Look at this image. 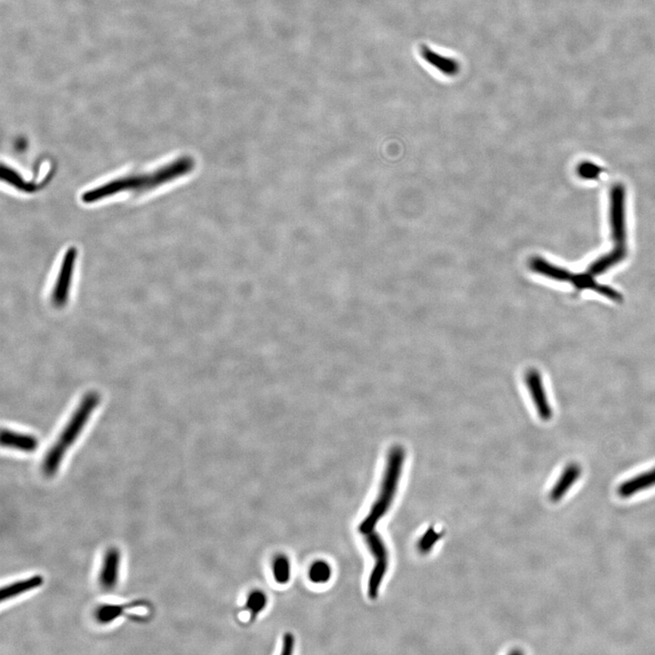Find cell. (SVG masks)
<instances>
[{
	"label": "cell",
	"instance_id": "1",
	"mask_svg": "<svg viewBox=\"0 0 655 655\" xmlns=\"http://www.w3.org/2000/svg\"><path fill=\"white\" fill-rule=\"evenodd\" d=\"M610 223L613 238V249L605 255L598 257L589 266L587 271L573 273L565 269L564 282H570L577 291L592 290L613 302L621 303L622 294L613 288L598 284L595 278L606 272L621 262L628 253L625 219V189L616 184L610 192Z\"/></svg>",
	"mask_w": 655,
	"mask_h": 655
},
{
	"label": "cell",
	"instance_id": "2",
	"mask_svg": "<svg viewBox=\"0 0 655 655\" xmlns=\"http://www.w3.org/2000/svg\"><path fill=\"white\" fill-rule=\"evenodd\" d=\"M195 167L193 158L181 157L172 163L160 167L153 172L132 175L113 179L98 186L97 188L84 192L82 200L84 203H98L106 198L113 197L121 192H145L160 187L191 173Z\"/></svg>",
	"mask_w": 655,
	"mask_h": 655
},
{
	"label": "cell",
	"instance_id": "3",
	"mask_svg": "<svg viewBox=\"0 0 655 655\" xmlns=\"http://www.w3.org/2000/svg\"><path fill=\"white\" fill-rule=\"evenodd\" d=\"M99 400L101 397L97 392H89L83 397L60 436L46 453L42 462V471L46 476L51 477L57 473L68 450L82 433L93 412L97 408Z\"/></svg>",
	"mask_w": 655,
	"mask_h": 655
},
{
	"label": "cell",
	"instance_id": "4",
	"mask_svg": "<svg viewBox=\"0 0 655 655\" xmlns=\"http://www.w3.org/2000/svg\"><path fill=\"white\" fill-rule=\"evenodd\" d=\"M405 459V452L402 447L397 446L390 450L388 455L380 495L374 504L371 506L367 516L360 524L359 532L362 535H366L374 532L378 521L384 516V514L389 510L390 506L392 505L400 477L402 475Z\"/></svg>",
	"mask_w": 655,
	"mask_h": 655
},
{
	"label": "cell",
	"instance_id": "5",
	"mask_svg": "<svg viewBox=\"0 0 655 655\" xmlns=\"http://www.w3.org/2000/svg\"><path fill=\"white\" fill-rule=\"evenodd\" d=\"M365 541L367 542L369 551L374 555L375 564L369 575L368 582L369 597L374 600L378 597L381 582L387 573L389 564V554L386 545L381 537L376 532H371L366 535Z\"/></svg>",
	"mask_w": 655,
	"mask_h": 655
},
{
	"label": "cell",
	"instance_id": "6",
	"mask_svg": "<svg viewBox=\"0 0 655 655\" xmlns=\"http://www.w3.org/2000/svg\"><path fill=\"white\" fill-rule=\"evenodd\" d=\"M77 257L76 248L71 247L66 251L62 259L60 272L56 279L51 295L52 303L56 308H63L68 303Z\"/></svg>",
	"mask_w": 655,
	"mask_h": 655
},
{
	"label": "cell",
	"instance_id": "7",
	"mask_svg": "<svg viewBox=\"0 0 655 655\" xmlns=\"http://www.w3.org/2000/svg\"><path fill=\"white\" fill-rule=\"evenodd\" d=\"M526 380L528 390L532 396L540 418L543 421L550 420L552 412L545 387H543L541 374L536 369H530L527 372Z\"/></svg>",
	"mask_w": 655,
	"mask_h": 655
},
{
	"label": "cell",
	"instance_id": "8",
	"mask_svg": "<svg viewBox=\"0 0 655 655\" xmlns=\"http://www.w3.org/2000/svg\"><path fill=\"white\" fill-rule=\"evenodd\" d=\"M121 555L117 548L108 549L99 572V585L105 590H113L119 582Z\"/></svg>",
	"mask_w": 655,
	"mask_h": 655
},
{
	"label": "cell",
	"instance_id": "9",
	"mask_svg": "<svg viewBox=\"0 0 655 655\" xmlns=\"http://www.w3.org/2000/svg\"><path fill=\"white\" fill-rule=\"evenodd\" d=\"M654 486L655 467L620 483L616 488V495L621 499H630Z\"/></svg>",
	"mask_w": 655,
	"mask_h": 655
},
{
	"label": "cell",
	"instance_id": "10",
	"mask_svg": "<svg viewBox=\"0 0 655 655\" xmlns=\"http://www.w3.org/2000/svg\"><path fill=\"white\" fill-rule=\"evenodd\" d=\"M580 475H582V469H580L579 464H571L567 465L561 476L558 478L557 482L552 486L550 495H549L551 501L558 502L563 500L567 492H569L571 489L573 488L574 484L578 482Z\"/></svg>",
	"mask_w": 655,
	"mask_h": 655
},
{
	"label": "cell",
	"instance_id": "11",
	"mask_svg": "<svg viewBox=\"0 0 655 655\" xmlns=\"http://www.w3.org/2000/svg\"><path fill=\"white\" fill-rule=\"evenodd\" d=\"M1 445L6 448L23 452H33L38 449L39 440L33 435L11 430L2 431Z\"/></svg>",
	"mask_w": 655,
	"mask_h": 655
},
{
	"label": "cell",
	"instance_id": "12",
	"mask_svg": "<svg viewBox=\"0 0 655 655\" xmlns=\"http://www.w3.org/2000/svg\"><path fill=\"white\" fill-rule=\"evenodd\" d=\"M43 582H44V580H43L42 575H34L6 585L0 592L1 602L11 600V599L18 597V596L38 589L43 585Z\"/></svg>",
	"mask_w": 655,
	"mask_h": 655
},
{
	"label": "cell",
	"instance_id": "13",
	"mask_svg": "<svg viewBox=\"0 0 655 655\" xmlns=\"http://www.w3.org/2000/svg\"><path fill=\"white\" fill-rule=\"evenodd\" d=\"M1 179L3 182L11 185L12 187L18 189V191L27 192V193H31V192L35 191L37 189V186L34 185L33 183L25 181L20 173H18L9 166L2 165Z\"/></svg>",
	"mask_w": 655,
	"mask_h": 655
},
{
	"label": "cell",
	"instance_id": "14",
	"mask_svg": "<svg viewBox=\"0 0 655 655\" xmlns=\"http://www.w3.org/2000/svg\"><path fill=\"white\" fill-rule=\"evenodd\" d=\"M127 611H128V605L127 606L115 604L101 605L96 611V619L98 623L107 625L122 616Z\"/></svg>",
	"mask_w": 655,
	"mask_h": 655
},
{
	"label": "cell",
	"instance_id": "15",
	"mask_svg": "<svg viewBox=\"0 0 655 655\" xmlns=\"http://www.w3.org/2000/svg\"><path fill=\"white\" fill-rule=\"evenodd\" d=\"M273 575L276 582L284 585L287 583L291 577V565L288 558L279 555L273 563Z\"/></svg>",
	"mask_w": 655,
	"mask_h": 655
},
{
	"label": "cell",
	"instance_id": "16",
	"mask_svg": "<svg viewBox=\"0 0 655 655\" xmlns=\"http://www.w3.org/2000/svg\"><path fill=\"white\" fill-rule=\"evenodd\" d=\"M310 579L315 583H325L330 580L331 569L330 565L325 561H316L312 565L309 572Z\"/></svg>",
	"mask_w": 655,
	"mask_h": 655
},
{
	"label": "cell",
	"instance_id": "17",
	"mask_svg": "<svg viewBox=\"0 0 655 655\" xmlns=\"http://www.w3.org/2000/svg\"><path fill=\"white\" fill-rule=\"evenodd\" d=\"M267 597L264 592L255 591L251 592L247 600V608L250 611L251 621L256 619L257 614L265 608Z\"/></svg>",
	"mask_w": 655,
	"mask_h": 655
},
{
	"label": "cell",
	"instance_id": "18",
	"mask_svg": "<svg viewBox=\"0 0 655 655\" xmlns=\"http://www.w3.org/2000/svg\"><path fill=\"white\" fill-rule=\"evenodd\" d=\"M442 533L436 532L433 528H430L427 530V532L425 533V535L421 537L420 542H419L418 547L419 550L424 554L429 552L433 549V545L439 541Z\"/></svg>",
	"mask_w": 655,
	"mask_h": 655
},
{
	"label": "cell",
	"instance_id": "19",
	"mask_svg": "<svg viewBox=\"0 0 655 655\" xmlns=\"http://www.w3.org/2000/svg\"><path fill=\"white\" fill-rule=\"evenodd\" d=\"M601 172L602 170L600 167L592 163H583L579 167L578 169L580 177L587 179L597 178V177L600 175Z\"/></svg>",
	"mask_w": 655,
	"mask_h": 655
},
{
	"label": "cell",
	"instance_id": "20",
	"mask_svg": "<svg viewBox=\"0 0 655 655\" xmlns=\"http://www.w3.org/2000/svg\"><path fill=\"white\" fill-rule=\"evenodd\" d=\"M295 639L293 633L287 632L284 636L281 654L290 655L293 653Z\"/></svg>",
	"mask_w": 655,
	"mask_h": 655
}]
</instances>
